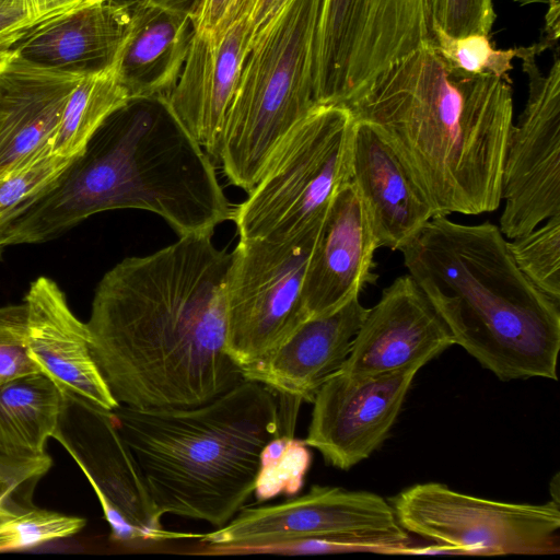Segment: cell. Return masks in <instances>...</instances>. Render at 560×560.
Instances as JSON below:
<instances>
[{"instance_id":"1","label":"cell","mask_w":560,"mask_h":560,"mask_svg":"<svg viewBox=\"0 0 560 560\" xmlns=\"http://www.w3.org/2000/svg\"><path fill=\"white\" fill-rule=\"evenodd\" d=\"M213 233L179 236L127 257L98 282L86 327L92 355L119 405L187 408L242 382L225 347L231 253Z\"/></svg>"},{"instance_id":"2","label":"cell","mask_w":560,"mask_h":560,"mask_svg":"<svg viewBox=\"0 0 560 560\" xmlns=\"http://www.w3.org/2000/svg\"><path fill=\"white\" fill-rule=\"evenodd\" d=\"M343 106L392 148L434 215L499 208L511 80L452 71L427 43Z\"/></svg>"},{"instance_id":"3","label":"cell","mask_w":560,"mask_h":560,"mask_svg":"<svg viewBox=\"0 0 560 560\" xmlns=\"http://www.w3.org/2000/svg\"><path fill=\"white\" fill-rule=\"evenodd\" d=\"M399 250L454 343L485 369L504 382L558 378L560 303L517 268L498 225L436 214Z\"/></svg>"},{"instance_id":"4","label":"cell","mask_w":560,"mask_h":560,"mask_svg":"<svg viewBox=\"0 0 560 560\" xmlns=\"http://www.w3.org/2000/svg\"><path fill=\"white\" fill-rule=\"evenodd\" d=\"M113 209L153 212L179 236L213 233L233 219L212 158L162 97L132 100L110 115L40 199L62 232Z\"/></svg>"},{"instance_id":"5","label":"cell","mask_w":560,"mask_h":560,"mask_svg":"<svg viewBox=\"0 0 560 560\" xmlns=\"http://www.w3.org/2000/svg\"><path fill=\"white\" fill-rule=\"evenodd\" d=\"M284 398L243 380L199 406L119 405L113 415L159 511L219 528L254 493L267 443L293 436Z\"/></svg>"},{"instance_id":"6","label":"cell","mask_w":560,"mask_h":560,"mask_svg":"<svg viewBox=\"0 0 560 560\" xmlns=\"http://www.w3.org/2000/svg\"><path fill=\"white\" fill-rule=\"evenodd\" d=\"M323 0H289L255 36L213 159L249 191L291 129L316 105L314 58Z\"/></svg>"},{"instance_id":"7","label":"cell","mask_w":560,"mask_h":560,"mask_svg":"<svg viewBox=\"0 0 560 560\" xmlns=\"http://www.w3.org/2000/svg\"><path fill=\"white\" fill-rule=\"evenodd\" d=\"M352 127L346 106L316 104L234 208L238 238L284 241L319 224L337 190L350 180Z\"/></svg>"},{"instance_id":"8","label":"cell","mask_w":560,"mask_h":560,"mask_svg":"<svg viewBox=\"0 0 560 560\" xmlns=\"http://www.w3.org/2000/svg\"><path fill=\"white\" fill-rule=\"evenodd\" d=\"M428 0H323L314 58L316 104L346 105L430 38Z\"/></svg>"},{"instance_id":"9","label":"cell","mask_w":560,"mask_h":560,"mask_svg":"<svg viewBox=\"0 0 560 560\" xmlns=\"http://www.w3.org/2000/svg\"><path fill=\"white\" fill-rule=\"evenodd\" d=\"M322 224L284 241L238 238L224 295L225 347L241 370L259 362L308 319L302 291Z\"/></svg>"},{"instance_id":"10","label":"cell","mask_w":560,"mask_h":560,"mask_svg":"<svg viewBox=\"0 0 560 560\" xmlns=\"http://www.w3.org/2000/svg\"><path fill=\"white\" fill-rule=\"evenodd\" d=\"M389 502L407 533L459 547L467 556L560 551V510L553 501L501 502L425 482L402 490Z\"/></svg>"},{"instance_id":"11","label":"cell","mask_w":560,"mask_h":560,"mask_svg":"<svg viewBox=\"0 0 560 560\" xmlns=\"http://www.w3.org/2000/svg\"><path fill=\"white\" fill-rule=\"evenodd\" d=\"M539 43L521 46L517 58L528 78V96L511 126L501 177V233L509 240L560 215V58L542 72Z\"/></svg>"},{"instance_id":"12","label":"cell","mask_w":560,"mask_h":560,"mask_svg":"<svg viewBox=\"0 0 560 560\" xmlns=\"http://www.w3.org/2000/svg\"><path fill=\"white\" fill-rule=\"evenodd\" d=\"M92 486L113 540L143 546L197 535L167 530L113 411L63 394L52 435Z\"/></svg>"},{"instance_id":"13","label":"cell","mask_w":560,"mask_h":560,"mask_svg":"<svg viewBox=\"0 0 560 560\" xmlns=\"http://www.w3.org/2000/svg\"><path fill=\"white\" fill-rule=\"evenodd\" d=\"M197 538L221 552H254L304 538H361L404 547L411 542L390 502L381 495L318 485L278 504L242 508L226 525Z\"/></svg>"},{"instance_id":"14","label":"cell","mask_w":560,"mask_h":560,"mask_svg":"<svg viewBox=\"0 0 560 560\" xmlns=\"http://www.w3.org/2000/svg\"><path fill=\"white\" fill-rule=\"evenodd\" d=\"M419 370L371 376L338 371L315 394L304 443L341 470L366 459L386 439Z\"/></svg>"},{"instance_id":"15","label":"cell","mask_w":560,"mask_h":560,"mask_svg":"<svg viewBox=\"0 0 560 560\" xmlns=\"http://www.w3.org/2000/svg\"><path fill=\"white\" fill-rule=\"evenodd\" d=\"M455 345L428 296L407 273L382 291L368 308L343 366L352 376H371L408 368L421 369Z\"/></svg>"},{"instance_id":"16","label":"cell","mask_w":560,"mask_h":560,"mask_svg":"<svg viewBox=\"0 0 560 560\" xmlns=\"http://www.w3.org/2000/svg\"><path fill=\"white\" fill-rule=\"evenodd\" d=\"M377 248L360 195L348 180L326 210L307 265L302 296L308 319L336 311L376 281Z\"/></svg>"},{"instance_id":"17","label":"cell","mask_w":560,"mask_h":560,"mask_svg":"<svg viewBox=\"0 0 560 560\" xmlns=\"http://www.w3.org/2000/svg\"><path fill=\"white\" fill-rule=\"evenodd\" d=\"M82 77L32 63L13 50L0 59V177L51 153L62 112Z\"/></svg>"},{"instance_id":"18","label":"cell","mask_w":560,"mask_h":560,"mask_svg":"<svg viewBox=\"0 0 560 560\" xmlns=\"http://www.w3.org/2000/svg\"><path fill=\"white\" fill-rule=\"evenodd\" d=\"M27 351L39 371L63 394L113 411V396L91 351L86 324L71 311L59 285L47 277L34 280L24 298Z\"/></svg>"},{"instance_id":"19","label":"cell","mask_w":560,"mask_h":560,"mask_svg":"<svg viewBox=\"0 0 560 560\" xmlns=\"http://www.w3.org/2000/svg\"><path fill=\"white\" fill-rule=\"evenodd\" d=\"M254 35L249 18L234 24L220 42L192 31L179 77L162 97L212 159Z\"/></svg>"},{"instance_id":"20","label":"cell","mask_w":560,"mask_h":560,"mask_svg":"<svg viewBox=\"0 0 560 560\" xmlns=\"http://www.w3.org/2000/svg\"><path fill=\"white\" fill-rule=\"evenodd\" d=\"M366 312L357 296L329 314L305 320L264 359L242 369L243 378L312 402L322 384L343 366Z\"/></svg>"},{"instance_id":"21","label":"cell","mask_w":560,"mask_h":560,"mask_svg":"<svg viewBox=\"0 0 560 560\" xmlns=\"http://www.w3.org/2000/svg\"><path fill=\"white\" fill-rule=\"evenodd\" d=\"M350 180L378 247L399 250L434 215L392 148L370 124L354 118Z\"/></svg>"},{"instance_id":"22","label":"cell","mask_w":560,"mask_h":560,"mask_svg":"<svg viewBox=\"0 0 560 560\" xmlns=\"http://www.w3.org/2000/svg\"><path fill=\"white\" fill-rule=\"evenodd\" d=\"M130 28L129 0H106L46 20L12 50L50 70L92 74L115 66Z\"/></svg>"},{"instance_id":"23","label":"cell","mask_w":560,"mask_h":560,"mask_svg":"<svg viewBox=\"0 0 560 560\" xmlns=\"http://www.w3.org/2000/svg\"><path fill=\"white\" fill-rule=\"evenodd\" d=\"M131 28L115 69L130 100L165 96L183 68L192 24L189 9L165 0H129Z\"/></svg>"},{"instance_id":"24","label":"cell","mask_w":560,"mask_h":560,"mask_svg":"<svg viewBox=\"0 0 560 560\" xmlns=\"http://www.w3.org/2000/svg\"><path fill=\"white\" fill-rule=\"evenodd\" d=\"M63 393L42 372L0 386V443L26 453L45 454L59 422Z\"/></svg>"},{"instance_id":"25","label":"cell","mask_w":560,"mask_h":560,"mask_svg":"<svg viewBox=\"0 0 560 560\" xmlns=\"http://www.w3.org/2000/svg\"><path fill=\"white\" fill-rule=\"evenodd\" d=\"M130 101L115 66L83 75L67 101L51 153L67 159L78 156L102 124Z\"/></svg>"},{"instance_id":"26","label":"cell","mask_w":560,"mask_h":560,"mask_svg":"<svg viewBox=\"0 0 560 560\" xmlns=\"http://www.w3.org/2000/svg\"><path fill=\"white\" fill-rule=\"evenodd\" d=\"M508 248L523 275L542 293L560 303V215L511 238Z\"/></svg>"},{"instance_id":"27","label":"cell","mask_w":560,"mask_h":560,"mask_svg":"<svg viewBox=\"0 0 560 560\" xmlns=\"http://www.w3.org/2000/svg\"><path fill=\"white\" fill-rule=\"evenodd\" d=\"M428 43L452 71L472 75L490 74L509 80L512 59L518 57L521 50V46L497 49L489 35L451 37L435 25H431Z\"/></svg>"},{"instance_id":"28","label":"cell","mask_w":560,"mask_h":560,"mask_svg":"<svg viewBox=\"0 0 560 560\" xmlns=\"http://www.w3.org/2000/svg\"><path fill=\"white\" fill-rule=\"evenodd\" d=\"M312 455L302 440L281 435L267 443L260 453V468L254 494L259 502L281 493L295 495L304 485Z\"/></svg>"},{"instance_id":"29","label":"cell","mask_w":560,"mask_h":560,"mask_svg":"<svg viewBox=\"0 0 560 560\" xmlns=\"http://www.w3.org/2000/svg\"><path fill=\"white\" fill-rule=\"evenodd\" d=\"M85 518L30 508L0 520V552L21 551L71 537L81 532Z\"/></svg>"},{"instance_id":"30","label":"cell","mask_w":560,"mask_h":560,"mask_svg":"<svg viewBox=\"0 0 560 560\" xmlns=\"http://www.w3.org/2000/svg\"><path fill=\"white\" fill-rule=\"evenodd\" d=\"M51 465L47 453L26 454L0 443V520L32 508L33 489Z\"/></svg>"},{"instance_id":"31","label":"cell","mask_w":560,"mask_h":560,"mask_svg":"<svg viewBox=\"0 0 560 560\" xmlns=\"http://www.w3.org/2000/svg\"><path fill=\"white\" fill-rule=\"evenodd\" d=\"M73 159L50 153L28 167L0 177V226L28 199L47 189Z\"/></svg>"},{"instance_id":"32","label":"cell","mask_w":560,"mask_h":560,"mask_svg":"<svg viewBox=\"0 0 560 560\" xmlns=\"http://www.w3.org/2000/svg\"><path fill=\"white\" fill-rule=\"evenodd\" d=\"M37 372L27 351L25 303L0 306V386Z\"/></svg>"},{"instance_id":"33","label":"cell","mask_w":560,"mask_h":560,"mask_svg":"<svg viewBox=\"0 0 560 560\" xmlns=\"http://www.w3.org/2000/svg\"><path fill=\"white\" fill-rule=\"evenodd\" d=\"M431 25L451 37L489 35L495 20L492 0H428Z\"/></svg>"},{"instance_id":"34","label":"cell","mask_w":560,"mask_h":560,"mask_svg":"<svg viewBox=\"0 0 560 560\" xmlns=\"http://www.w3.org/2000/svg\"><path fill=\"white\" fill-rule=\"evenodd\" d=\"M258 0H195L189 9L194 32L220 42L237 22L252 16Z\"/></svg>"},{"instance_id":"35","label":"cell","mask_w":560,"mask_h":560,"mask_svg":"<svg viewBox=\"0 0 560 560\" xmlns=\"http://www.w3.org/2000/svg\"><path fill=\"white\" fill-rule=\"evenodd\" d=\"M46 20L36 0H0V59Z\"/></svg>"},{"instance_id":"36","label":"cell","mask_w":560,"mask_h":560,"mask_svg":"<svg viewBox=\"0 0 560 560\" xmlns=\"http://www.w3.org/2000/svg\"><path fill=\"white\" fill-rule=\"evenodd\" d=\"M289 0H258L250 16L255 36L281 11ZM254 40V39H253Z\"/></svg>"},{"instance_id":"37","label":"cell","mask_w":560,"mask_h":560,"mask_svg":"<svg viewBox=\"0 0 560 560\" xmlns=\"http://www.w3.org/2000/svg\"><path fill=\"white\" fill-rule=\"evenodd\" d=\"M42 11L49 19L82 8L84 0H36Z\"/></svg>"},{"instance_id":"38","label":"cell","mask_w":560,"mask_h":560,"mask_svg":"<svg viewBox=\"0 0 560 560\" xmlns=\"http://www.w3.org/2000/svg\"><path fill=\"white\" fill-rule=\"evenodd\" d=\"M515 1L523 5L530 4V3H547L548 7L559 2V0H515Z\"/></svg>"},{"instance_id":"39","label":"cell","mask_w":560,"mask_h":560,"mask_svg":"<svg viewBox=\"0 0 560 560\" xmlns=\"http://www.w3.org/2000/svg\"><path fill=\"white\" fill-rule=\"evenodd\" d=\"M103 1H106V0H84L82 7L91 5V4L103 2Z\"/></svg>"}]
</instances>
